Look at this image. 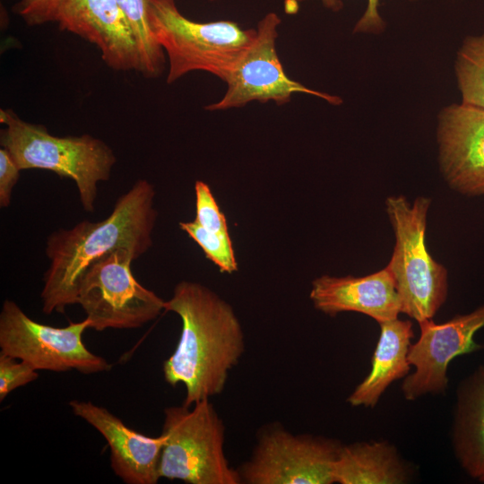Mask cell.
I'll return each instance as SVG.
<instances>
[{"mask_svg":"<svg viewBox=\"0 0 484 484\" xmlns=\"http://www.w3.org/2000/svg\"><path fill=\"white\" fill-rule=\"evenodd\" d=\"M155 194L148 180L138 179L117 198L105 219L84 220L48 237L45 252L49 266L40 293L46 315L64 313L67 306L77 304L83 275L100 258L121 248L139 258L151 248L157 219Z\"/></svg>","mask_w":484,"mask_h":484,"instance_id":"1","label":"cell"},{"mask_svg":"<svg viewBox=\"0 0 484 484\" xmlns=\"http://www.w3.org/2000/svg\"><path fill=\"white\" fill-rule=\"evenodd\" d=\"M165 310L176 313L182 324L177 345L163 362L165 381L185 385L186 406L220 394L245 350L232 307L206 286L182 281L165 301Z\"/></svg>","mask_w":484,"mask_h":484,"instance_id":"2","label":"cell"},{"mask_svg":"<svg viewBox=\"0 0 484 484\" xmlns=\"http://www.w3.org/2000/svg\"><path fill=\"white\" fill-rule=\"evenodd\" d=\"M0 144L21 170L44 169L72 179L82 208L94 212L99 182L110 178L117 157L112 148L91 134L56 136L40 124L22 119L12 109L0 110Z\"/></svg>","mask_w":484,"mask_h":484,"instance_id":"3","label":"cell"},{"mask_svg":"<svg viewBox=\"0 0 484 484\" xmlns=\"http://www.w3.org/2000/svg\"><path fill=\"white\" fill-rule=\"evenodd\" d=\"M148 6L153 35L169 59L168 84L194 71L224 82L256 33L232 21H192L175 0H148Z\"/></svg>","mask_w":484,"mask_h":484,"instance_id":"4","label":"cell"},{"mask_svg":"<svg viewBox=\"0 0 484 484\" xmlns=\"http://www.w3.org/2000/svg\"><path fill=\"white\" fill-rule=\"evenodd\" d=\"M386 212L395 235V246L386 266L392 273L401 313L418 323L432 319L447 295V272L426 246L427 214L430 199L412 203L402 196H390Z\"/></svg>","mask_w":484,"mask_h":484,"instance_id":"5","label":"cell"},{"mask_svg":"<svg viewBox=\"0 0 484 484\" xmlns=\"http://www.w3.org/2000/svg\"><path fill=\"white\" fill-rule=\"evenodd\" d=\"M162 430L160 478L189 484L241 483L225 456V427L210 399L165 408Z\"/></svg>","mask_w":484,"mask_h":484,"instance_id":"6","label":"cell"},{"mask_svg":"<svg viewBox=\"0 0 484 484\" xmlns=\"http://www.w3.org/2000/svg\"><path fill=\"white\" fill-rule=\"evenodd\" d=\"M137 259L125 248L94 263L83 275L78 290L81 305L95 331L135 329L165 310V300L134 278L131 265Z\"/></svg>","mask_w":484,"mask_h":484,"instance_id":"7","label":"cell"},{"mask_svg":"<svg viewBox=\"0 0 484 484\" xmlns=\"http://www.w3.org/2000/svg\"><path fill=\"white\" fill-rule=\"evenodd\" d=\"M88 328L86 318L65 327L40 324L14 301L5 299L0 312V352L23 360L36 370H76L85 375L109 371L112 365L84 345L82 334Z\"/></svg>","mask_w":484,"mask_h":484,"instance_id":"8","label":"cell"},{"mask_svg":"<svg viewBox=\"0 0 484 484\" xmlns=\"http://www.w3.org/2000/svg\"><path fill=\"white\" fill-rule=\"evenodd\" d=\"M281 22L280 16L273 12L259 21L254 39L224 81V95L219 101L205 106L207 111L241 108L252 101L285 105L296 93L309 94L332 105L342 103L339 96L307 88L287 75L276 49Z\"/></svg>","mask_w":484,"mask_h":484,"instance_id":"9","label":"cell"},{"mask_svg":"<svg viewBox=\"0 0 484 484\" xmlns=\"http://www.w3.org/2000/svg\"><path fill=\"white\" fill-rule=\"evenodd\" d=\"M341 445L334 439L269 426L259 435L249 460L238 469L241 483H334L333 467Z\"/></svg>","mask_w":484,"mask_h":484,"instance_id":"10","label":"cell"},{"mask_svg":"<svg viewBox=\"0 0 484 484\" xmlns=\"http://www.w3.org/2000/svg\"><path fill=\"white\" fill-rule=\"evenodd\" d=\"M419 324V337L411 344L408 352V360L415 371L405 376L402 385V393L409 401L427 393H443L447 388L449 363L457 356L481 348L474 335L484 327V306L443 324L428 319Z\"/></svg>","mask_w":484,"mask_h":484,"instance_id":"11","label":"cell"},{"mask_svg":"<svg viewBox=\"0 0 484 484\" xmlns=\"http://www.w3.org/2000/svg\"><path fill=\"white\" fill-rule=\"evenodd\" d=\"M55 22L95 45L110 69L141 72L135 37L117 0H65Z\"/></svg>","mask_w":484,"mask_h":484,"instance_id":"12","label":"cell"},{"mask_svg":"<svg viewBox=\"0 0 484 484\" xmlns=\"http://www.w3.org/2000/svg\"><path fill=\"white\" fill-rule=\"evenodd\" d=\"M441 169L461 193L484 194V109L463 103L444 108L438 116Z\"/></svg>","mask_w":484,"mask_h":484,"instance_id":"13","label":"cell"},{"mask_svg":"<svg viewBox=\"0 0 484 484\" xmlns=\"http://www.w3.org/2000/svg\"><path fill=\"white\" fill-rule=\"evenodd\" d=\"M73 413L92 426L110 449V466L126 484H156L165 436H148L128 428L104 407L89 401L72 400Z\"/></svg>","mask_w":484,"mask_h":484,"instance_id":"14","label":"cell"},{"mask_svg":"<svg viewBox=\"0 0 484 484\" xmlns=\"http://www.w3.org/2000/svg\"><path fill=\"white\" fill-rule=\"evenodd\" d=\"M309 296L316 309L331 316L353 311L380 324L398 318L401 313L395 282L387 267L362 277H318Z\"/></svg>","mask_w":484,"mask_h":484,"instance_id":"15","label":"cell"},{"mask_svg":"<svg viewBox=\"0 0 484 484\" xmlns=\"http://www.w3.org/2000/svg\"><path fill=\"white\" fill-rule=\"evenodd\" d=\"M372 358V368L347 402L354 407L373 408L387 387L411 370L408 352L413 338L412 324L398 318L383 322Z\"/></svg>","mask_w":484,"mask_h":484,"instance_id":"16","label":"cell"},{"mask_svg":"<svg viewBox=\"0 0 484 484\" xmlns=\"http://www.w3.org/2000/svg\"><path fill=\"white\" fill-rule=\"evenodd\" d=\"M455 455L464 471L484 482V367L460 385L453 426Z\"/></svg>","mask_w":484,"mask_h":484,"instance_id":"17","label":"cell"},{"mask_svg":"<svg viewBox=\"0 0 484 484\" xmlns=\"http://www.w3.org/2000/svg\"><path fill=\"white\" fill-rule=\"evenodd\" d=\"M340 484H401L410 479L408 467L386 441L342 445L333 467Z\"/></svg>","mask_w":484,"mask_h":484,"instance_id":"18","label":"cell"},{"mask_svg":"<svg viewBox=\"0 0 484 484\" xmlns=\"http://www.w3.org/2000/svg\"><path fill=\"white\" fill-rule=\"evenodd\" d=\"M135 37L141 59L140 73L160 77L165 70L166 55L157 42L149 21L148 0H117Z\"/></svg>","mask_w":484,"mask_h":484,"instance_id":"19","label":"cell"},{"mask_svg":"<svg viewBox=\"0 0 484 484\" xmlns=\"http://www.w3.org/2000/svg\"><path fill=\"white\" fill-rule=\"evenodd\" d=\"M454 71L462 103L484 109V33L463 40Z\"/></svg>","mask_w":484,"mask_h":484,"instance_id":"20","label":"cell"},{"mask_svg":"<svg viewBox=\"0 0 484 484\" xmlns=\"http://www.w3.org/2000/svg\"><path fill=\"white\" fill-rule=\"evenodd\" d=\"M179 227L202 248L205 256L214 263L221 272L232 273L238 270V263L229 232H208L194 220L181 221Z\"/></svg>","mask_w":484,"mask_h":484,"instance_id":"21","label":"cell"},{"mask_svg":"<svg viewBox=\"0 0 484 484\" xmlns=\"http://www.w3.org/2000/svg\"><path fill=\"white\" fill-rule=\"evenodd\" d=\"M194 220L208 232H229L227 219L220 211L210 186L206 183L197 180L194 184Z\"/></svg>","mask_w":484,"mask_h":484,"instance_id":"22","label":"cell"},{"mask_svg":"<svg viewBox=\"0 0 484 484\" xmlns=\"http://www.w3.org/2000/svg\"><path fill=\"white\" fill-rule=\"evenodd\" d=\"M306 0H284V11L288 14L297 13L299 4ZM328 9L337 12L342 8L341 0H320ZM379 0H367V8L355 24L354 33L379 34L385 28V23L378 10Z\"/></svg>","mask_w":484,"mask_h":484,"instance_id":"23","label":"cell"},{"mask_svg":"<svg viewBox=\"0 0 484 484\" xmlns=\"http://www.w3.org/2000/svg\"><path fill=\"white\" fill-rule=\"evenodd\" d=\"M0 352V402L13 390L39 377L38 370L29 363Z\"/></svg>","mask_w":484,"mask_h":484,"instance_id":"24","label":"cell"},{"mask_svg":"<svg viewBox=\"0 0 484 484\" xmlns=\"http://www.w3.org/2000/svg\"><path fill=\"white\" fill-rule=\"evenodd\" d=\"M65 0H20L13 7L29 26H38L56 21L58 10Z\"/></svg>","mask_w":484,"mask_h":484,"instance_id":"25","label":"cell"},{"mask_svg":"<svg viewBox=\"0 0 484 484\" xmlns=\"http://www.w3.org/2000/svg\"><path fill=\"white\" fill-rule=\"evenodd\" d=\"M21 169L9 152L0 148V207L7 208L12 201L13 187L20 178Z\"/></svg>","mask_w":484,"mask_h":484,"instance_id":"26","label":"cell"},{"mask_svg":"<svg viewBox=\"0 0 484 484\" xmlns=\"http://www.w3.org/2000/svg\"><path fill=\"white\" fill-rule=\"evenodd\" d=\"M206 1L214 2V1H218V0H206Z\"/></svg>","mask_w":484,"mask_h":484,"instance_id":"27","label":"cell"}]
</instances>
